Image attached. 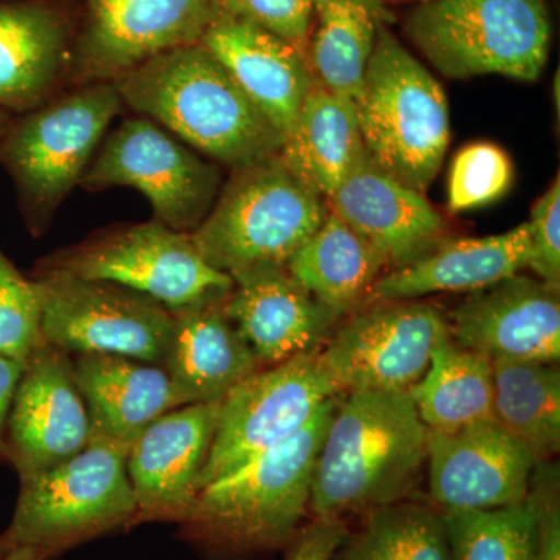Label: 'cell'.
<instances>
[{
	"label": "cell",
	"instance_id": "obj_1",
	"mask_svg": "<svg viewBox=\"0 0 560 560\" xmlns=\"http://www.w3.org/2000/svg\"><path fill=\"white\" fill-rule=\"evenodd\" d=\"M427 447L429 429L410 390L341 394L316 459L312 514L345 521L411 499Z\"/></svg>",
	"mask_w": 560,
	"mask_h": 560
},
{
	"label": "cell",
	"instance_id": "obj_2",
	"mask_svg": "<svg viewBox=\"0 0 560 560\" xmlns=\"http://www.w3.org/2000/svg\"><path fill=\"white\" fill-rule=\"evenodd\" d=\"M110 83L124 106L231 172L282 149V135L201 44L156 55Z\"/></svg>",
	"mask_w": 560,
	"mask_h": 560
},
{
	"label": "cell",
	"instance_id": "obj_3",
	"mask_svg": "<svg viewBox=\"0 0 560 560\" xmlns=\"http://www.w3.org/2000/svg\"><path fill=\"white\" fill-rule=\"evenodd\" d=\"M340 396L301 431L198 493L183 523L201 539L237 551L285 547L311 511L313 474Z\"/></svg>",
	"mask_w": 560,
	"mask_h": 560
},
{
	"label": "cell",
	"instance_id": "obj_4",
	"mask_svg": "<svg viewBox=\"0 0 560 560\" xmlns=\"http://www.w3.org/2000/svg\"><path fill=\"white\" fill-rule=\"evenodd\" d=\"M324 198L285 167L279 153L232 172L191 242L209 265L234 276L287 267L326 220Z\"/></svg>",
	"mask_w": 560,
	"mask_h": 560
},
{
	"label": "cell",
	"instance_id": "obj_5",
	"mask_svg": "<svg viewBox=\"0 0 560 560\" xmlns=\"http://www.w3.org/2000/svg\"><path fill=\"white\" fill-rule=\"evenodd\" d=\"M124 108L110 81L62 92L13 119L0 138V164L14 186L28 230L40 237L80 186L110 121Z\"/></svg>",
	"mask_w": 560,
	"mask_h": 560
},
{
	"label": "cell",
	"instance_id": "obj_6",
	"mask_svg": "<svg viewBox=\"0 0 560 560\" xmlns=\"http://www.w3.org/2000/svg\"><path fill=\"white\" fill-rule=\"evenodd\" d=\"M355 106L370 160L425 194L451 140L447 97L386 24L378 31Z\"/></svg>",
	"mask_w": 560,
	"mask_h": 560
},
{
	"label": "cell",
	"instance_id": "obj_7",
	"mask_svg": "<svg viewBox=\"0 0 560 560\" xmlns=\"http://www.w3.org/2000/svg\"><path fill=\"white\" fill-rule=\"evenodd\" d=\"M416 47L448 79L536 81L547 66V0H422L405 22Z\"/></svg>",
	"mask_w": 560,
	"mask_h": 560
},
{
	"label": "cell",
	"instance_id": "obj_8",
	"mask_svg": "<svg viewBox=\"0 0 560 560\" xmlns=\"http://www.w3.org/2000/svg\"><path fill=\"white\" fill-rule=\"evenodd\" d=\"M128 448L92 440L60 466L21 478V492L3 539L10 548L51 555L135 522L138 514L127 470Z\"/></svg>",
	"mask_w": 560,
	"mask_h": 560
},
{
	"label": "cell",
	"instance_id": "obj_9",
	"mask_svg": "<svg viewBox=\"0 0 560 560\" xmlns=\"http://www.w3.org/2000/svg\"><path fill=\"white\" fill-rule=\"evenodd\" d=\"M38 270L119 283L171 311L224 301L234 289L231 276L205 260L190 234L173 231L156 220L101 231L79 245L44 257Z\"/></svg>",
	"mask_w": 560,
	"mask_h": 560
},
{
	"label": "cell",
	"instance_id": "obj_10",
	"mask_svg": "<svg viewBox=\"0 0 560 560\" xmlns=\"http://www.w3.org/2000/svg\"><path fill=\"white\" fill-rule=\"evenodd\" d=\"M80 186L90 191L131 187L145 195L154 220L190 234L208 217L223 179L213 162L147 117L121 121L84 172Z\"/></svg>",
	"mask_w": 560,
	"mask_h": 560
},
{
	"label": "cell",
	"instance_id": "obj_11",
	"mask_svg": "<svg viewBox=\"0 0 560 560\" xmlns=\"http://www.w3.org/2000/svg\"><path fill=\"white\" fill-rule=\"evenodd\" d=\"M47 345L75 353H116L143 363L164 359L173 312L139 291L69 272L36 270Z\"/></svg>",
	"mask_w": 560,
	"mask_h": 560
},
{
	"label": "cell",
	"instance_id": "obj_12",
	"mask_svg": "<svg viewBox=\"0 0 560 560\" xmlns=\"http://www.w3.org/2000/svg\"><path fill=\"white\" fill-rule=\"evenodd\" d=\"M319 349L261 368L221 400L200 490L290 440L327 401L341 396L320 361Z\"/></svg>",
	"mask_w": 560,
	"mask_h": 560
},
{
	"label": "cell",
	"instance_id": "obj_13",
	"mask_svg": "<svg viewBox=\"0 0 560 560\" xmlns=\"http://www.w3.org/2000/svg\"><path fill=\"white\" fill-rule=\"evenodd\" d=\"M220 0H77L69 88L105 83L156 55L200 44Z\"/></svg>",
	"mask_w": 560,
	"mask_h": 560
},
{
	"label": "cell",
	"instance_id": "obj_14",
	"mask_svg": "<svg viewBox=\"0 0 560 560\" xmlns=\"http://www.w3.org/2000/svg\"><path fill=\"white\" fill-rule=\"evenodd\" d=\"M447 320L422 301H375L346 316L319 349L340 394L410 390L429 370Z\"/></svg>",
	"mask_w": 560,
	"mask_h": 560
},
{
	"label": "cell",
	"instance_id": "obj_15",
	"mask_svg": "<svg viewBox=\"0 0 560 560\" xmlns=\"http://www.w3.org/2000/svg\"><path fill=\"white\" fill-rule=\"evenodd\" d=\"M427 466L431 504L442 512L474 511L528 499L537 460L489 419L451 433L429 431Z\"/></svg>",
	"mask_w": 560,
	"mask_h": 560
},
{
	"label": "cell",
	"instance_id": "obj_16",
	"mask_svg": "<svg viewBox=\"0 0 560 560\" xmlns=\"http://www.w3.org/2000/svg\"><path fill=\"white\" fill-rule=\"evenodd\" d=\"M91 423L68 352L46 345L24 364L7 444L21 478L49 470L90 445Z\"/></svg>",
	"mask_w": 560,
	"mask_h": 560
},
{
	"label": "cell",
	"instance_id": "obj_17",
	"mask_svg": "<svg viewBox=\"0 0 560 560\" xmlns=\"http://www.w3.org/2000/svg\"><path fill=\"white\" fill-rule=\"evenodd\" d=\"M221 400L184 405L145 429L128 452L135 522L178 521L194 510L208 463Z\"/></svg>",
	"mask_w": 560,
	"mask_h": 560
},
{
	"label": "cell",
	"instance_id": "obj_18",
	"mask_svg": "<svg viewBox=\"0 0 560 560\" xmlns=\"http://www.w3.org/2000/svg\"><path fill=\"white\" fill-rule=\"evenodd\" d=\"M447 324L453 340L490 360L559 363L560 290L523 272L471 293Z\"/></svg>",
	"mask_w": 560,
	"mask_h": 560
},
{
	"label": "cell",
	"instance_id": "obj_19",
	"mask_svg": "<svg viewBox=\"0 0 560 560\" xmlns=\"http://www.w3.org/2000/svg\"><path fill=\"white\" fill-rule=\"evenodd\" d=\"M73 0L0 2V110L25 114L70 90Z\"/></svg>",
	"mask_w": 560,
	"mask_h": 560
},
{
	"label": "cell",
	"instance_id": "obj_20",
	"mask_svg": "<svg viewBox=\"0 0 560 560\" xmlns=\"http://www.w3.org/2000/svg\"><path fill=\"white\" fill-rule=\"evenodd\" d=\"M331 212L357 232L386 270H397L448 237L444 217L422 191L405 186L366 158L329 198Z\"/></svg>",
	"mask_w": 560,
	"mask_h": 560
},
{
	"label": "cell",
	"instance_id": "obj_21",
	"mask_svg": "<svg viewBox=\"0 0 560 560\" xmlns=\"http://www.w3.org/2000/svg\"><path fill=\"white\" fill-rule=\"evenodd\" d=\"M224 311L261 366L323 348L340 318L301 285L287 267H261L234 276Z\"/></svg>",
	"mask_w": 560,
	"mask_h": 560
},
{
	"label": "cell",
	"instance_id": "obj_22",
	"mask_svg": "<svg viewBox=\"0 0 560 560\" xmlns=\"http://www.w3.org/2000/svg\"><path fill=\"white\" fill-rule=\"evenodd\" d=\"M200 44L285 139L316 84L305 54L275 33L226 13L210 25Z\"/></svg>",
	"mask_w": 560,
	"mask_h": 560
},
{
	"label": "cell",
	"instance_id": "obj_23",
	"mask_svg": "<svg viewBox=\"0 0 560 560\" xmlns=\"http://www.w3.org/2000/svg\"><path fill=\"white\" fill-rule=\"evenodd\" d=\"M224 301L172 311L171 340L160 366L183 407L223 400L234 386L261 370L256 353L224 311Z\"/></svg>",
	"mask_w": 560,
	"mask_h": 560
},
{
	"label": "cell",
	"instance_id": "obj_24",
	"mask_svg": "<svg viewBox=\"0 0 560 560\" xmlns=\"http://www.w3.org/2000/svg\"><path fill=\"white\" fill-rule=\"evenodd\" d=\"M529 260L528 221L488 237L448 235L418 260L383 272L371 291L370 302L419 301L436 293H475L528 270Z\"/></svg>",
	"mask_w": 560,
	"mask_h": 560
},
{
	"label": "cell",
	"instance_id": "obj_25",
	"mask_svg": "<svg viewBox=\"0 0 560 560\" xmlns=\"http://www.w3.org/2000/svg\"><path fill=\"white\" fill-rule=\"evenodd\" d=\"M72 361L90 416L91 441L113 442L130 451L154 420L183 407L158 364L116 353H79Z\"/></svg>",
	"mask_w": 560,
	"mask_h": 560
},
{
	"label": "cell",
	"instance_id": "obj_26",
	"mask_svg": "<svg viewBox=\"0 0 560 560\" xmlns=\"http://www.w3.org/2000/svg\"><path fill=\"white\" fill-rule=\"evenodd\" d=\"M279 156L304 186L329 200L368 158L355 102L316 83L283 139Z\"/></svg>",
	"mask_w": 560,
	"mask_h": 560
},
{
	"label": "cell",
	"instance_id": "obj_27",
	"mask_svg": "<svg viewBox=\"0 0 560 560\" xmlns=\"http://www.w3.org/2000/svg\"><path fill=\"white\" fill-rule=\"evenodd\" d=\"M287 270L342 319L370 302L386 267L382 257L330 210L319 230L291 257Z\"/></svg>",
	"mask_w": 560,
	"mask_h": 560
},
{
	"label": "cell",
	"instance_id": "obj_28",
	"mask_svg": "<svg viewBox=\"0 0 560 560\" xmlns=\"http://www.w3.org/2000/svg\"><path fill=\"white\" fill-rule=\"evenodd\" d=\"M388 20L383 0H315L307 61L316 83L355 102Z\"/></svg>",
	"mask_w": 560,
	"mask_h": 560
},
{
	"label": "cell",
	"instance_id": "obj_29",
	"mask_svg": "<svg viewBox=\"0 0 560 560\" xmlns=\"http://www.w3.org/2000/svg\"><path fill=\"white\" fill-rule=\"evenodd\" d=\"M410 396L429 431L451 433L493 419L492 360L453 340L447 324Z\"/></svg>",
	"mask_w": 560,
	"mask_h": 560
},
{
	"label": "cell",
	"instance_id": "obj_30",
	"mask_svg": "<svg viewBox=\"0 0 560 560\" xmlns=\"http://www.w3.org/2000/svg\"><path fill=\"white\" fill-rule=\"evenodd\" d=\"M492 375L493 419L537 463L555 459L560 448L558 363L497 359Z\"/></svg>",
	"mask_w": 560,
	"mask_h": 560
},
{
	"label": "cell",
	"instance_id": "obj_31",
	"mask_svg": "<svg viewBox=\"0 0 560 560\" xmlns=\"http://www.w3.org/2000/svg\"><path fill=\"white\" fill-rule=\"evenodd\" d=\"M341 560H451L444 514L434 504L404 500L360 515Z\"/></svg>",
	"mask_w": 560,
	"mask_h": 560
},
{
	"label": "cell",
	"instance_id": "obj_32",
	"mask_svg": "<svg viewBox=\"0 0 560 560\" xmlns=\"http://www.w3.org/2000/svg\"><path fill=\"white\" fill-rule=\"evenodd\" d=\"M442 514L451 560H533L536 517L529 499L493 510Z\"/></svg>",
	"mask_w": 560,
	"mask_h": 560
},
{
	"label": "cell",
	"instance_id": "obj_33",
	"mask_svg": "<svg viewBox=\"0 0 560 560\" xmlns=\"http://www.w3.org/2000/svg\"><path fill=\"white\" fill-rule=\"evenodd\" d=\"M46 345L35 282L0 250V355L25 364Z\"/></svg>",
	"mask_w": 560,
	"mask_h": 560
},
{
	"label": "cell",
	"instance_id": "obj_34",
	"mask_svg": "<svg viewBox=\"0 0 560 560\" xmlns=\"http://www.w3.org/2000/svg\"><path fill=\"white\" fill-rule=\"evenodd\" d=\"M514 167L495 143L475 142L458 151L448 173V209L466 212L499 200L510 189Z\"/></svg>",
	"mask_w": 560,
	"mask_h": 560
},
{
	"label": "cell",
	"instance_id": "obj_35",
	"mask_svg": "<svg viewBox=\"0 0 560 560\" xmlns=\"http://www.w3.org/2000/svg\"><path fill=\"white\" fill-rule=\"evenodd\" d=\"M221 11L289 40L307 57L315 0H220Z\"/></svg>",
	"mask_w": 560,
	"mask_h": 560
},
{
	"label": "cell",
	"instance_id": "obj_36",
	"mask_svg": "<svg viewBox=\"0 0 560 560\" xmlns=\"http://www.w3.org/2000/svg\"><path fill=\"white\" fill-rule=\"evenodd\" d=\"M530 260L528 268L541 282L560 290V180L536 201L528 220Z\"/></svg>",
	"mask_w": 560,
	"mask_h": 560
},
{
	"label": "cell",
	"instance_id": "obj_37",
	"mask_svg": "<svg viewBox=\"0 0 560 560\" xmlns=\"http://www.w3.org/2000/svg\"><path fill=\"white\" fill-rule=\"evenodd\" d=\"M528 499L536 517L533 560H560V475L555 459L537 463Z\"/></svg>",
	"mask_w": 560,
	"mask_h": 560
},
{
	"label": "cell",
	"instance_id": "obj_38",
	"mask_svg": "<svg viewBox=\"0 0 560 560\" xmlns=\"http://www.w3.org/2000/svg\"><path fill=\"white\" fill-rule=\"evenodd\" d=\"M348 534L345 521L315 518L291 541L287 560H334Z\"/></svg>",
	"mask_w": 560,
	"mask_h": 560
},
{
	"label": "cell",
	"instance_id": "obj_39",
	"mask_svg": "<svg viewBox=\"0 0 560 560\" xmlns=\"http://www.w3.org/2000/svg\"><path fill=\"white\" fill-rule=\"evenodd\" d=\"M24 364L0 355V456L10 459L9 444H7V423L14 390L20 382Z\"/></svg>",
	"mask_w": 560,
	"mask_h": 560
},
{
	"label": "cell",
	"instance_id": "obj_40",
	"mask_svg": "<svg viewBox=\"0 0 560 560\" xmlns=\"http://www.w3.org/2000/svg\"><path fill=\"white\" fill-rule=\"evenodd\" d=\"M46 558H49V555L38 550V548L14 547L10 548L2 560H44Z\"/></svg>",
	"mask_w": 560,
	"mask_h": 560
},
{
	"label": "cell",
	"instance_id": "obj_41",
	"mask_svg": "<svg viewBox=\"0 0 560 560\" xmlns=\"http://www.w3.org/2000/svg\"><path fill=\"white\" fill-rule=\"evenodd\" d=\"M14 117L11 114L5 113V110H0V138H2L3 132L9 130L11 121H13Z\"/></svg>",
	"mask_w": 560,
	"mask_h": 560
},
{
	"label": "cell",
	"instance_id": "obj_42",
	"mask_svg": "<svg viewBox=\"0 0 560 560\" xmlns=\"http://www.w3.org/2000/svg\"><path fill=\"white\" fill-rule=\"evenodd\" d=\"M9 550V544H7L5 539H3V536H0V560L3 559V556H5Z\"/></svg>",
	"mask_w": 560,
	"mask_h": 560
},
{
	"label": "cell",
	"instance_id": "obj_43",
	"mask_svg": "<svg viewBox=\"0 0 560 560\" xmlns=\"http://www.w3.org/2000/svg\"><path fill=\"white\" fill-rule=\"evenodd\" d=\"M559 90V75H556V91ZM556 101H558V108H559V94H556Z\"/></svg>",
	"mask_w": 560,
	"mask_h": 560
}]
</instances>
